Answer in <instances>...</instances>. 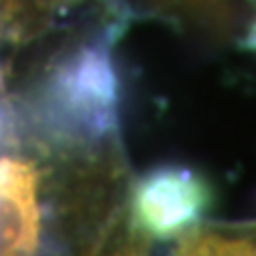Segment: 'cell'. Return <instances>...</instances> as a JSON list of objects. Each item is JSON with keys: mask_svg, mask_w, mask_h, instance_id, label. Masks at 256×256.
<instances>
[{"mask_svg": "<svg viewBox=\"0 0 256 256\" xmlns=\"http://www.w3.org/2000/svg\"><path fill=\"white\" fill-rule=\"evenodd\" d=\"M47 114L54 137L109 146L118 128V79L105 47H82L60 64L50 84Z\"/></svg>", "mask_w": 256, "mask_h": 256, "instance_id": "obj_1", "label": "cell"}, {"mask_svg": "<svg viewBox=\"0 0 256 256\" xmlns=\"http://www.w3.org/2000/svg\"><path fill=\"white\" fill-rule=\"evenodd\" d=\"M210 203V182L188 166L166 164L148 171L132 184L124 212L137 233L152 242H166L201 224Z\"/></svg>", "mask_w": 256, "mask_h": 256, "instance_id": "obj_2", "label": "cell"}, {"mask_svg": "<svg viewBox=\"0 0 256 256\" xmlns=\"http://www.w3.org/2000/svg\"><path fill=\"white\" fill-rule=\"evenodd\" d=\"M90 256H152V239L137 233L128 224L126 216L122 218L118 214L96 242Z\"/></svg>", "mask_w": 256, "mask_h": 256, "instance_id": "obj_3", "label": "cell"}, {"mask_svg": "<svg viewBox=\"0 0 256 256\" xmlns=\"http://www.w3.org/2000/svg\"><path fill=\"white\" fill-rule=\"evenodd\" d=\"M158 11L201 18L205 22H228L230 4L228 0H146Z\"/></svg>", "mask_w": 256, "mask_h": 256, "instance_id": "obj_4", "label": "cell"}, {"mask_svg": "<svg viewBox=\"0 0 256 256\" xmlns=\"http://www.w3.org/2000/svg\"><path fill=\"white\" fill-rule=\"evenodd\" d=\"M250 45L256 47V24H254V28H252V32H250Z\"/></svg>", "mask_w": 256, "mask_h": 256, "instance_id": "obj_5", "label": "cell"}]
</instances>
